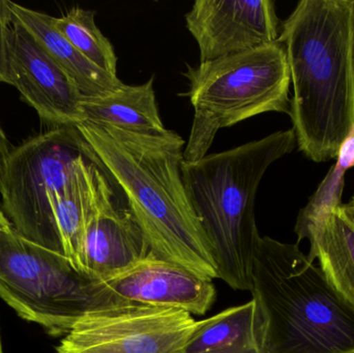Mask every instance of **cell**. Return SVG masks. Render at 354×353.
<instances>
[{
	"label": "cell",
	"mask_w": 354,
	"mask_h": 353,
	"mask_svg": "<svg viewBox=\"0 0 354 353\" xmlns=\"http://www.w3.org/2000/svg\"><path fill=\"white\" fill-rule=\"evenodd\" d=\"M185 23L199 47L200 62L274 43L282 28L272 0H197Z\"/></svg>",
	"instance_id": "obj_10"
},
{
	"label": "cell",
	"mask_w": 354,
	"mask_h": 353,
	"mask_svg": "<svg viewBox=\"0 0 354 353\" xmlns=\"http://www.w3.org/2000/svg\"><path fill=\"white\" fill-rule=\"evenodd\" d=\"M179 353H264L256 332L254 300L198 321Z\"/></svg>",
	"instance_id": "obj_17"
},
{
	"label": "cell",
	"mask_w": 354,
	"mask_h": 353,
	"mask_svg": "<svg viewBox=\"0 0 354 353\" xmlns=\"http://www.w3.org/2000/svg\"><path fill=\"white\" fill-rule=\"evenodd\" d=\"M95 12L74 8L56 18L57 30L91 64L108 74L118 76V57L111 41L97 28Z\"/></svg>",
	"instance_id": "obj_19"
},
{
	"label": "cell",
	"mask_w": 354,
	"mask_h": 353,
	"mask_svg": "<svg viewBox=\"0 0 354 353\" xmlns=\"http://www.w3.org/2000/svg\"><path fill=\"white\" fill-rule=\"evenodd\" d=\"M0 298L52 336H66L89 315L135 305L78 271L64 255L27 240L1 207Z\"/></svg>",
	"instance_id": "obj_5"
},
{
	"label": "cell",
	"mask_w": 354,
	"mask_h": 353,
	"mask_svg": "<svg viewBox=\"0 0 354 353\" xmlns=\"http://www.w3.org/2000/svg\"><path fill=\"white\" fill-rule=\"evenodd\" d=\"M76 128L126 197L149 253L216 279L212 248L183 184L185 140L169 130L137 134L88 122Z\"/></svg>",
	"instance_id": "obj_1"
},
{
	"label": "cell",
	"mask_w": 354,
	"mask_h": 353,
	"mask_svg": "<svg viewBox=\"0 0 354 353\" xmlns=\"http://www.w3.org/2000/svg\"><path fill=\"white\" fill-rule=\"evenodd\" d=\"M250 292L264 353H354V309L299 245L260 236Z\"/></svg>",
	"instance_id": "obj_3"
},
{
	"label": "cell",
	"mask_w": 354,
	"mask_h": 353,
	"mask_svg": "<svg viewBox=\"0 0 354 353\" xmlns=\"http://www.w3.org/2000/svg\"><path fill=\"white\" fill-rule=\"evenodd\" d=\"M198 321L178 309L133 305L85 317L57 353H179Z\"/></svg>",
	"instance_id": "obj_8"
},
{
	"label": "cell",
	"mask_w": 354,
	"mask_h": 353,
	"mask_svg": "<svg viewBox=\"0 0 354 353\" xmlns=\"http://www.w3.org/2000/svg\"><path fill=\"white\" fill-rule=\"evenodd\" d=\"M95 155L76 126L51 128L12 149L0 190L1 209L24 238L62 254L50 198L83 160Z\"/></svg>",
	"instance_id": "obj_7"
},
{
	"label": "cell",
	"mask_w": 354,
	"mask_h": 353,
	"mask_svg": "<svg viewBox=\"0 0 354 353\" xmlns=\"http://www.w3.org/2000/svg\"><path fill=\"white\" fill-rule=\"evenodd\" d=\"M12 149H14L10 145L6 133L0 126V190H1L2 182H3L6 164H8V160Z\"/></svg>",
	"instance_id": "obj_21"
},
{
	"label": "cell",
	"mask_w": 354,
	"mask_h": 353,
	"mask_svg": "<svg viewBox=\"0 0 354 353\" xmlns=\"http://www.w3.org/2000/svg\"><path fill=\"white\" fill-rule=\"evenodd\" d=\"M183 75L189 83L185 95L194 108L185 162L205 157L221 128L266 112L290 115V70L281 41L187 66Z\"/></svg>",
	"instance_id": "obj_6"
},
{
	"label": "cell",
	"mask_w": 354,
	"mask_h": 353,
	"mask_svg": "<svg viewBox=\"0 0 354 353\" xmlns=\"http://www.w3.org/2000/svg\"><path fill=\"white\" fill-rule=\"evenodd\" d=\"M155 77L141 85L122 83L106 95L82 97L81 109L85 122L114 126L137 134L158 135L166 132L158 109L153 89Z\"/></svg>",
	"instance_id": "obj_14"
},
{
	"label": "cell",
	"mask_w": 354,
	"mask_h": 353,
	"mask_svg": "<svg viewBox=\"0 0 354 353\" xmlns=\"http://www.w3.org/2000/svg\"><path fill=\"white\" fill-rule=\"evenodd\" d=\"M337 162L318 187L309 203L299 211L295 224V233L301 240L311 238L324 218L340 207L344 190L345 174L354 167V126L351 134L339 149Z\"/></svg>",
	"instance_id": "obj_18"
},
{
	"label": "cell",
	"mask_w": 354,
	"mask_h": 353,
	"mask_svg": "<svg viewBox=\"0 0 354 353\" xmlns=\"http://www.w3.org/2000/svg\"><path fill=\"white\" fill-rule=\"evenodd\" d=\"M8 55L12 85L37 111L44 124L55 128L85 122L76 84L37 39L12 20L8 31Z\"/></svg>",
	"instance_id": "obj_11"
},
{
	"label": "cell",
	"mask_w": 354,
	"mask_h": 353,
	"mask_svg": "<svg viewBox=\"0 0 354 353\" xmlns=\"http://www.w3.org/2000/svg\"><path fill=\"white\" fill-rule=\"evenodd\" d=\"M297 145L312 161L337 159L354 126V0H301L282 23Z\"/></svg>",
	"instance_id": "obj_2"
},
{
	"label": "cell",
	"mask_w": 354,
	"mask_h": 353,
	"mask_svg": "<svg viewBox=\"0 0 354 353\" xmlns=\"http://www.w3.org/2000/svg\"><path fill=\"white\" fill-rule=\"evenodd\" d=\"M345 209H346L347 213H348L349 217L353 220L354 222V194L353 196L351 197V200L349 201L347 204H344Z\"/></svg>",
	"instance_id": "obj_22"
},
{
	"label": "cell",
	"mask_w": 354,
	"mask_h": 353,
	"mask_svg": "<svg viewBox=\"0 0 354 353\" xmlns=\"http://www.w3.org/2000/svg\"><path fill=\"white\" fill-rule=\"evenodd\" d=\"M12 23V12L8 0H0V82L12 85L8 55V31Z\"/></svg>",
	"instance_id": "obj_20"
},
{
	"label": "cell",
	"mask_w": 354,
	"mask_h": 353,
	"mask_svg": "<svg viewBox=\"0 0 354 353\" xmlns=\"http://www.w3.org/2000/svg\"><path fill=\"white\" fill-rule=\"evenodd\" d=\"M0 353H3V350H2L1 336H0Z\"/></svg>",
	"instance_id": "obj_23"
},
{
	"label": "cell",
	"mask_w": 354,
	"mask_h": 353,
	"mask_svg": "<svg viewBox=\"0 0 354 353\" xmlns=\"http://www.w3.org/2000/svg\"><path fill=\"white\" fill-rule=\"evenodd\" d=\"M100 161L97 155L83 160L75 175L59 192L50 198L54 226L62 245V254L78 271H85L83 242L91 197L93 168Z\"/></svg>",
	"instance_id": "obj_16"
},
{
	"label": "cell",
	"mask_w": 354,
	"mask_h": 353,
	"mask_svg": "<svg viewBox=\"0 0 354 353\" xmlns=\"http://www.w3.org/2000/svg\"><path fill=\"white\" fill-rule=\"evenodd\" d=\"M106 284L131 304L178 309L197 316L206 314L216 296L212 280L151 253Z\"/></svg>",
	"instance_id": "obj_12"
},
{
	"label": "cell",
	"mask_w": 354,
	"mask_h": 353,
	"mask_svg": "<svg viewBox=\"0 0 354 353\" xmlns=\"http://www.w3.org/2000/svg\"><path fill=\"white\" fill-rule=\"evenodd\" d=\"M149 252L128 203L120 204L113 182L100 162L91 178L83 242L85 271L106 283L132 269Z\"/></svg>",
	"instance_id": "obj_9"
},
{
	"label": "cell",
	"mask_w": 354,
	"mask_h": 353,
	"mask_svg": "<svg viewBox=\"0 0 354 353\" xmlns=\"http://www.w3.org/2000/svg\"><path fill=\"white\" fill-rule=\"evenodd\" d=\"M12 20L20 23L76 84L82 97L106 95L122 84L118 76L91 64L59 31L53 17L10 1Z\"/></svg>",
	"instance_id": "obj_13"
},
{
	"label": "cell",
	"mask_w": 354,
	"mask_h": 353,
	"mask_svg": "<svg viewBox=\"0 0 354 353\" xmlns=\"http://www.w3.org/2000/svg\"><path fill=\"white\" fill-rule=\"evenodd\" d=\"M297 146L292 128L223 153L183 162V184L212 248L218 279L249 290L256 226V193L266 170Z\"/></svg>",
	"instance_id": "obj_4"
},
{
	"label": "cell",
	"mask_w": 354,
	"mask_h": 353,
	"mask_svg": "<svg viewBox=\"0 0 354 353\" xmlns=\"http://www.w3.org/2000/svg\"><path fill=\"white\" fill-rule=\"evenodd\" d=\"M309 240L308 258L319 260L330 285L354 309V222L344 204L324 218Z\"/></svg>",
	"instance_id": "obj_15"
}]
</instances>
